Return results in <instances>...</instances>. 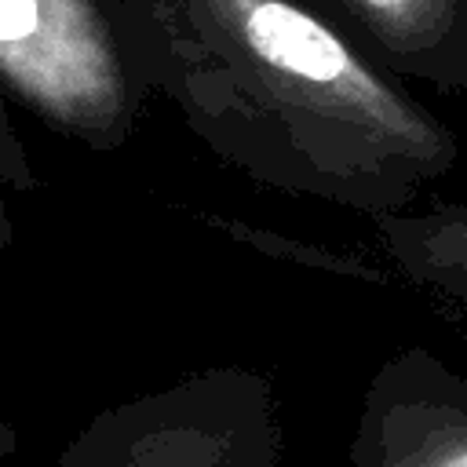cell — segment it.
Wrapping results in <instances>:
<instances>
[{"label": "cell", "instance_id": "cell-6", "mask_svg": "<svg viewBox=\"0 0 467 467\" xmlns=\"http://www.w3.org/2000/svg\"><path fill=\"white\" fill-rule=\"evenodd\" d=\"M376 234L405 277L438 288L467 310V201L376 215Z\"/></svg>", "mask_w": 467, "mask_h": 467}, {"label": "cell", "instance_id": "cell-4", "mask_svg": "<svg viewBox=\"0 0 467 467\" xmlns=\"http://www.w3.org/2000/svg\"><path fill=\"white\" fill-rule=\"evenodd\" d=\"M350 467H467V376L427 347L383 358L358 409Z\"/></svg>", "mask_w": 467, "mask_h": 467}, {"label": "cell", "instance_id": "cell-3", "mask_svg": "<svg viewBox=\"0 0 467 467\" xmlns=\"http://www.w3.org/2000/svg\"><path fill=\"white\" fill-rule=\"evenodd\" d=\"M281 452L270 379L215 365L95 416L62 467H281Z\"/></svg>", "mask_w": 467, "mask_h": 467}, {"label": "cell", "instance_id": "cell-7", "mask_svg": "<svg viewBox=\"0 0 467 467\" xmlns=\"http://www.w3.org/2000/svg\"><path fill=\"white\" fill-rule=\"evenodd\" d=\"M22 161H26V157H22V146H18V139L11 135L7 117H4V109H0V241L7 237V219H11L7 197H11V190H22V171H26Z\"/></svg>", "mask_w": 467, "mask_h": 467}, {"label": "cell", "instance_id": "cell-1", "mask_svg": "<svg viewBox=\"0 0 467 467\" xmlns=\"http://www.w3.org/2000/svg\"><path fill=\"white\" fill-rule=\"evenodd\" d=\"M146 84L259 186L361 212L409 201L460 139L310 0H109Z\"/></svg>", "mask_w": 467, "mask_h": 467}, {"label": "cell", "instance_id": "cell-2", "mask_svg": "<svg viewBox=\"0 0 467 467\" xmlns=\"http://www.w3.org/2000/svg\"><path fill=\"white\" fill-rule=\"evenodd\" d=\"M0 77L95 150H117L150 95L109 0H0Z\"/></svg>", "mask_w": 467, "mask_h": 467}, {"label": "cell", "instance_id": "cell-8", "mask_svg": "<svg viewBox=\"0 0 467 467\" xmlns=\"http://www.w3.org/2000/svg\"><path fill=\"white\" fill-rule=\"evenodd\" d=\"M4 449H7V438H4V441H0V456H4Z\"/></svg>", "mask_w": 467, "mask_h": 467}, {"label": "cell", "instance_id": "cell-5", "mask_svg": "<svg viewBox=\"0 0 467 467\" xmlns=\"http://www.w3.org/2000/svg\"><path fill=\"white\" fill-rule=\"evenodd\" d=\"M401 80L467 91V0H310Z\"/></svg>", "mask_w": 467, "mask_h": 467}]
</instances>
